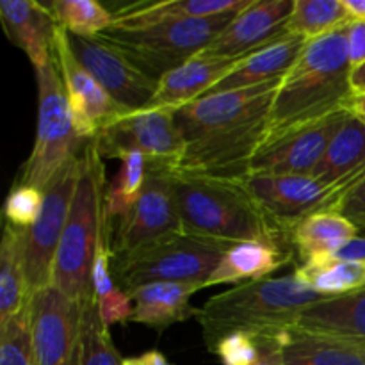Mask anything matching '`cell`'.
I'll return each mask as SVG.
<instances>
[{"label":"cell","instance_id":"6da1fadb","mask_svg":"<svg viewBox=\"0 0 365 365\" xmlns=\"http://www.w3.org/2000/svg\"><path fill=\"white\" fill-rule=\"evenodd\" d=\"M349 77L346 27L307 43L299 59L282 78L267 118L266 143L292 128L348 109L353 98Z\"/></svg>","mask_w":365,"mask_h":365},{"label":"cell","instance_id":"7a4b0ae2","mask_svg":"<svg viewBox=\"0 0 365 365\" xmlns=\"http://www.w3.org/2000/svg\"><path fill=\"white\" fill-rule=\"evenodd\" d=\"M324 296L310 291L294 273L235 285L196 310L203 342L212 349L225 335L278 334L296 328L299 316Z\"/></svg>","mask_w":365,"mask_h":365},{"label":"cell","instance_id":"3957f363","mask_svg":"<svg viewBox=\"0 0 365 365\" xmlns=\"http://www.w3.org/2000/svg\"><path fill=\"white\" fill-rule=\"evenodd\" d=\"M171 177L184 234L223 246L274 241L292 248L291 230L271 220L237 182Z\"/></svg>","mask_w":365,"mask_h":365},{"label":"cell","instance_id":"277c9868","mask_svg":"<svg viewBox=\"0 0 365 365\" xmlns=\"http://www.w3.org/2000/svg\"><path fill=\"white\" fill-rule=\"evenodd\" d=\"M106 191L102 155L95 143L89 141L81 153L77 187L53 260L50 284L78 307L95 299L93 266L102 242L110 237L106 221Z\"/></svg>","mask_w":365,"mask_h":365},{"label":"cell","instance_id":"5b68a950","mask_svg":"<svg viewBox=\"0 0 365 365\" xmlns=\"http://www.w3.org/2000/svg\"><path fill=\"white\" fill-rule=\"evenodd\" d=\"M237 13L163 21L139 29L110 25L96 36L116 48L139 71L159 82L164 75L202 53Z\"/></svg>","mask_w":365,"mask_h":365},{"label":"cell","instance_id":"8992f818","mask_svg":"<svg viewBox=\"0 0 365 365\" xmlns=\"http://www.w3.org/2000/svg\"><path fill=\"white\" fill-rule=\"evenodd\" d=\"M38 78V127L32 152L16 182L45 191L53 178L77 159L89 141L77 134L63 81L56 64L36 71Z\"/></svg>","mask_w":365,"mask_h":365},{"label":"cell","instance_id":"52a82bcc","mask_svg":"<svg viewBox=\"0 0 365 365\" xmlns=\"http://www.w3.org/2000/svg\"><path fill=\"white\" fill-rule=\"evenodd\" d=\"M227 248L187 234L171 235L123 259H113L114 278L127 294L155 282L195 284L205 289Z\"/></svg>","mask_w":365,"mask_h":365},{"label":"cell","instance_id":"ba28073f","mask_svg":"<svg viewBox=\"0 0 365 365\" xmlns=\"http://www.w3.org/2000/svg\"><path fill=\"white\" fill-rule=\"evenodd\" d=\"M184 234L173 177L168 168L150 164L141 196L110 230L113 259H123L145 246Z\"/></svg>","mask_w":365,"mask_h":365},{"label":"cell","instance_id":"9c48e42d","mask_svg":"<svg viewBox=\"0 0 365 365\" xmlns=\"http://www.w3.org/2000/svg\"><path fill=\"white\" fill-rule=\"evenodd\" d=\"M237 182L250 198L278 225L292 232L305 217L323 210H337L341 200L351 189L328 185L312 175H255Z\"/></svg>","mask_w":365,"mask_h":365},{"label":"cell","instance_id":"30bf717a","mask_svg":"<svg viewBox=\"0 0 365 365\" xmlns=\"http://www.w3.org/2000/svg\"><path fill=\"white\" fill-rule=\"evenodd\" d=\"M93 143L102 159H118L127 152H139L146 157L148 164L168 170L178 163L185 150L175 110L170 109H145L121 114L110 121Z\"/></svg>","mask_w":365,"mask_h":365},{"label":"cell","instance_id":"8fae6325","mask_svg":"<svg viewBox=\"0 0 365 365\" xmlns=\"http://www.w3.org/2000/svg\"><path fill=\"white\" fill-rule=\"evenodd\" d=\"M81 155L71 160L45 189L43 209L36 223L24 232V267L29 298L52 284L57 248L66 227L77 187Z\"/></svg>","mask_w":365,"mask_h":365},{"label":"cell","instance_id":"7c38bea8","mask_svg":"<svg viewBox=\"0 0 365 365\" xmlns=\"http://www.w3.org/2000/svg\"><path fill=\"white\" fill-rule=\"evenodd\" d=\"M280 81L202 96L175 113L185 145L269 116Z\"/></svg>","mask_w":365,"mask_h":365},{"label":"cell","instance_id":"4fadbf2b","mask_svg":"<svg viewBox=\"0 0 365 365\" xmlns=\"http://www.w3.org/2000/svg\"><path fill=\"white\" fill-rule=\"evenodd\" d=\"M53 64L63 81L77 134L86 141H93L110 121L123 113L113 102L106 89L78 63L70 46V36L59 25L53 36Z\"/></svg>","mask_w":365,"mask_h":365},{"label":"cell","instance_id":"5bb4252c","mask_svg":"<svg viewBox=\"0 0 365 365\" xmlns=\"http://www.w3.org/2000/svg\"><path fill=\"white\" fill-rule=\"evenodd\" d=\"M82 307L53 285L29 298L32 341L39 365H77Z\"/></svg>","mask_w":365,"mask_h":365},{"label":"cell","instance_id":"9a60e30c","mask_svg":"<svg viewBox=\"0 0 365 365\" xmlns=\"http://www.w3.org/2000/svg\"><path fill=\"white\" fill-rule=\"evenodd\" d=\"M68 36L78 63L98 81L123 113H138L150 106L159 82L139 71L116 48L100 38Z\"/></svg>","mask_w":365,"mask_h":365},{"label":"cell","instance_id":"2e32d148","mask_svg":"<svg viewBox=\"0 0 365 365\" xmlns=\"http://www.w3.org/2000/svg\"><path fill=\"white\" fill-rule=\"evenodd\" d=\"M349 110L331 113L271 139L252 160L255 175H312Z\"/></svg>","mask_w":365,"mask_h":365},{"label":"cell","instance_id":"e0dca14e","mask_svg":"<svg viewBox=\"0 0 365 365\" xmlns=\"http://www.w3.org/2000/svg\"><path fill=\"white\" fill-rule=\"evenodd\" d=\"M294 0H252L202 52L207 57L242 59L287 36Z\"/></svg>","mask_w":365,"mask_h":365},{"label":"cell","instance_id":"ac0fdd59","mask_svg":"<svg viewBox=\"0 0 365 365\" xmlns=\"http://www.w3.org/2000/svg\"><path fill=\"white\" fill-rule=\"evenodd\" d=\"M242 59H223L198 53L160 78L146 109H170L177 113L216 88Z\"/></svg>","mask_w":365,"mask_h":365},{"label":"cell","instance_id":"d6986e66","mask_svg":"<svg viewBox=\"0 0 365 365\" xmlns=\"http://www.w3.org/2000/svg\"><path fill=\"white\" fill-rule=\"evenodd\" d=\"M0 18L7 38L24 50L36 71L52 63L57 24L48 6L34 0H2Z\"/></svg>","mask_w":365,"mask_h":365},{"label":"cell","instance_id":"ffe728a7","mask_svg":"<svg viewBox=\"0 0 365 365\" xmlns=\"http://www.w3.org/2000/svg\"><path fill=\"white\" fill-rule=\"evenodd\" d=\"M296 259L291 246L274 241H248L228 246L220 264L210 274L207 287L212 285H241L269 278L271 273Z\"/></svg>","mask_w":365,"mask_h":365},{"label":"cell","instance_id":"44dd1931","mask_svg":"<svg viewBox=\"0 0 365 365\" xmlns=\"http://www.w3.org/2000/svg\"><path fill=\"white\" fill-rule=\"evenodd\" d=\"M312 177L328 185L353 189L365 177V121L349 113L328 145Z\"/></svg>","mask_w":365,"mask_h":365},{"label":"cell","instance_id":"7402d4cb","mask_svg":"<svg viewBox=\"0 0 365 365\" xmlns=\"http://www.w3.org/2000/svg\"><path fill=\"white\" fill-rule=\"evenodd\" d=\"M307 46L305 39L298 36L287 34L277 39L271 45L257 50V52L246 56L237 66L232 70L230 75L223 78L214 89L207 95L220 91H232V89L252 88V86L267 84V82L280 81L289 73L296 61L302 56L303 48ZM205 95V96H207Z\"/></svg>","mask_w":365,"mask_h":365},{"label":"cell","instance_id":"603a6c76","mask_svg":"<svg viewBox=\"0 0 365 365\" xmlns=\"http://www.w3.org/2000/svg\"><path fill=\"white\" fill-rule=\"evenodd\" d=\"M200 289H203L202 285L170 284V282L143 285L130 292L134 303V314L130 321L160 330L189 317H196L198 309L191 307V298Z\"/></svg>","mask_w":365,"mask_h":365},{"label":"cell","instance_id":"cb8c5ba5","mask_svg":"<svg viewBox=\"0 0 365 365\" xmlns=\"http://www.w3.org/2000/svg\"><path fill=\"white\" fill-rule=\"evenodd\" d=\"M252 0H170V2H138L113 13V27L139 29L163 21L209 18L223 13H239Z\"/></svg>","mask_w":365,"mask_h":365},{"label":"cell","instance_id":"d4e9b609","mask_svg":"<svg viewBox=\"0 0 365 365\" xmlns=\"http://www.w3.org/2000/svg\"><path fill=\"white\" fill-rule=\"evenodd\" d=\"M284 365H365V341L292 328L285 335Z\"/></svg>","mask_w":365,"mask_h":365},{"label":"cell","instance_id":"484cf974","mask_svg":"<svg viewBox=\"0 0 365 365\" xmlns=\"http://www.w3.org/2000/svg\"><path fill=\"white\" fill-rule=\"evenodd\" d=\"M360 234L353 221L337 210H323L299 221L291 232V245L299 264L316 257H330Z\"/></svg>","mask_w":365,"mask_h":365},{"label":"cell","instance_id":"4316f807","mask_svg":"<svg viewBox=\"0 0 365 365\" xmlns=\"http://www.w3.org/2000/svg\"><path fill=\"white\" fill-rule=\"evenodd\" d=\"M296 328L365 341V289L314 303L299 316Z\"/></svg>","mask_w":365,"mask_h":365},{"label":"cell","instance_id":"83f0119b","mask_svg":"<svg viewBox=\"0 0 365 365\" xmlns=\"http://www.w3.org/2000/svg\"><path fill=\"white\" fill-rule=\"evenodd\" d=\"M29 305L24 267V232L6 225L0 245V327Z\"/></svg>","mask_w":365,"mask_h":365},{"label":"cell","instance_id":"f1b7e54d","mask_svg":"<svg viewBox=\"0 0 365 365\" xmlns=\"http://www.w3.org/2000/svg\"><path fill=\"white\" fill-rule=\"evenodd\" d=\"M296 277L324 298L344 296L365 289V262L341 260L334 257H316L299 264Z\"/></svg>","mask_w":365,"mask_h":365},{"label":"cell","instance_id":"f546056e","mask_svg":"<svg viewBox=\"0 0 365 365\" xmlns=\"http://www.w3.org/2000/svg\"><path fill=\"white\" fill-rule=\"evenodd\" d=\"M93 298L100 319L107 328L116 323H127L134 314V303L130 294L120 289L113 271V250L110 237L100 246L93 266Z\"/></svg>","mask_w":365,"mask_h":365},{"label":"cell","instance_id":"4dcf8cb0","mask_svg":"<svg viewBox=\"0 0 365 365\" xmlns=\"http://www.w3.org/2000/svg\"><path fill=\"white\" fill-rule=\"evenodd\" d=\"M118 160L121 163L120 170L106 191V221L110 230L139 200L150 168L146 157L139 152H127Z\"/></svg>","mask_w":365,"mask_h":365},{"label":"cell","instance_id":"1f68e13d","mask_svg":"<svg viewBox=\"0 0 365 365\" xmlns=\"http://www.w3.org/2000/svg\"><path fill=\"white\" fill-rule=\"evenodd\" d=\"M349 21L342 0H294L287 32L309 43L346 27Z\"/></svg>","mask_w":365,"mask_h":365},{"label":"cell","instance_id":"d6a6232c","mask_svg":"<svg viewBox=\"0 0 365 365\" xmlns=\"http://www.w3.org/2000/svg\"><path fill=\"white\" fill-rule=\"evenodd\" d=\"M48 9L61 29L78 38H96L113 25V13L95 0H53Z\"/></svg>","mask_w":365,"mask_h":365},{"label":"cell","instance_id":"836d02e7","mask_svg":"<svg viewBox=\"0 0 365 365\" xmlns=\"http://www.w3.org/2000/svg\"><path fill=\"white\" fill-rule=\"evenodd\" d=\"M77 365H123L109 328L100 319L95 299L82 307Z\"/></svg>","mask_w":365,"mask_h":365},{"label":"cell","instance_id":"e575fe53","mask_svg":"<svg viewBox=\"0 0 365 365\" xmlns=\"http://www.w3.org/2000/svg\"><path fill=\"white\" fill-rule=\"evenodd\" d=\"M0 365H39L32 341L29 305L0 327Z\"/></svg>","mask_w":365,"mask_h":365},{"label":"cell","instance_id":"d590c367","mask_svg":"<svg viewBox=\"0 0 365 365\" xmlns=\"http://www.w3.org/2000/svg\"><path fill=\"white\" fill-rule=\"evenodd\" d=\"M43 198H45V192L41 189L14 182L7 195L6 207H4L7 225L16 230L27 232L39 217Z\"/></svg>","mask_w":365,"mask_h":365},{"label":"cell","instance_id":"8d00e7d4","mask_svg":"<svg viewBox=\"0 0 365 365\" xmlns=\"http://www.w3.org/2000/svg\"><path fill=\"white\" fill-rule=\"evenodd\" d=\"M210 351L223 365H253L259 359L260 348L255 335L246 334V331H234V334L225 335Z\"/></svg>","mask_w":365,"mask_h":365},{"label":"cell","instance_id":"74e56055","mask_svg":"<svg viewBox=\"0 0 365 365\" xmlns=\"http://www.w3.org/2000/svg\"><path fill=\"white\" fill-rule=\"evenodd\" d=\"M337 212L353 221L365 234V177L341 200Z\"/></svg>","mask_w":365,"mask_h":365},{"label":"cell","instance_id":"f35d334b","mask_svg":"<svg viewBox=\"0 0 365 365\" xmlns=\"http://www.w3.org/2000/svg\"><path fill=\"white\" fill-rule=\"evenodd\" d=\"M287 331L257 335L260 353L253 365H284V346Z\"/></svg>","mask_w":365,"mask_h":365},{"label":"cell","instance_id":"ab89813d","mask_svg":"<svg viewBox=\"0 0 365 365\" xmlns=\"http://www.w3.org/2000/svg\"><path fill=\"white\" fill-rule=\"evenodd\" d=\"M346 41H348V57L353 70L365 63V21L351 20L346 25Z\"/></svg>","mask_w":365,"mask_h":365},{"label":"cell","instance_id":"60d3db41","mask_svg":"<svg viewBox=\"0 0 365 365\" xmlns=\"http://www.w3.org/2000/svg\"><path fill=\"white\" fill-rule=\"evenodd\" d=\"M123 365H173L166 356L157 349L146 351L143 355L130 356V359H123Z\"/></svg>","mask_w":365,"mask_h":365},{"label":"cell","instance_id":"b9f144b4","mask_svg":"<svg viewBox=\"0 0 365 365\" xmlns=\"http://www.w3.org/2000/svg\"><path fill=\"white\" fill-rule=\"evenodd\" d=\"M349 84H351L353 96L365 95V63L353 68L351 77H349Z\"/></svg>","mask_w":365,"mask_h":365},{"label":"cell","instance_id":"7bdbcfd3","mask_svg":"<svg viewBox=\"0 0 365 365\" xmlns=\"http://www.w3.org/2000/svg\"><path fill=\"white\" fill-rule=\"evenodd\" d=\"M349 18L356 21H365V0H342Z\"/></svg>","mask_w":365,"mask_h":365},{"label":"cell","instance_id":"ee69618b","mask_svg":"<svg viewBox=\"0 0 365 365\" xmlns=\"http://www.w3.org/2000/svg\"><path fill=\"white\" fill-rule=\"evenodd\" d=\"M348 110L353 114H359V116L365 114V95L353 96L348 103Z\"/></svg>","mask_w":365,"mask_h":365},{"label":"cell","instance_id":"f6af8a7d","mask_svg":"<svg viewBox=\"0 0 365 365\" xmlns=\"http://www.w3.org/2000/svg\"><path fill=\"white\" fill-rule=\"evenodd\" d=\"M360 118H362V120L365 121V114H362V116H360Z\"/></svg>","mask_w":365,"mask_h":365}]
</instances>
